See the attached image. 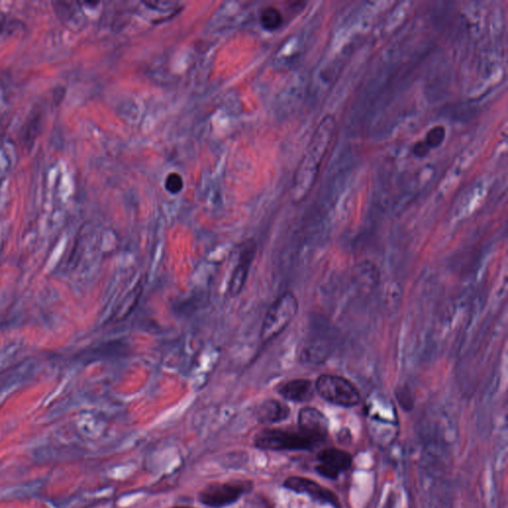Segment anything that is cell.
<instances>
[{
  "mask_svg": "<svg viewBox=\"0 0 508 508\" xmlns=\"http://www.w3.org/2000/svg\"><path fill=\"white\" fill-rule=\"evenodd\" d=\"M335 120L333 115L324 116L319 126L316 129L314 136L309 144L306 155L298 168L295 176V192L298 198H303L312 189L316 179L319 174L320 167L328 152L333 131Z\"/></svg>",
  "mask_w": 508,
  "mask_h": 508,
  "instance_id": "1",
  "label": "cell"
},
{
  "mask_svg": "<svg viewBox=\"0 0 508 508\" xmlns=\"http://www.w3.org/2000/svg\"><path fill=\"white\" fill-rule=\"evenodd\" d=\"M321 443L300 428L265 430L255 439L256 447L270 451H308Z\"/></svg>",
  "mask_w": 508,
  "mask_h": 508,
  "instance_id": "2",
  "label": "cell"
},
{
  "mask_svg": "<svg viewBox=\"0 0 508 508\" xmlns=\"http://www.w3.org/2000/svg\"><path fill=\"white\" fill-rule=\"evenodd\" d=\"M299 304L293 293L285 292L268 309L259 338L263 344L272 342L289 326L298 312Z\"/></svg>",
  "mask_w": 508,
  "mask_h": 508,
  "instance_id": "3",
  "label": "cell"
},
{
  "mask_svg": "<svg viewBox=\"0 0 508 508\" xmlns=\"http://www.w3.org/2000/svg\"><path fill=\"white\" fill-rule=\"evenodd\" d=\"M316 389L326 401L338 406L355 407L360 404V395L355 386L346 378L323 375L317 379Z\"/></svg>",
  "mask_w": 508,
  "mask_h": 508,
  "instance_id": "4",
  "label": "cell"
},
{
  "mask_svg": "<svg viewBox=\"0 0 508 508\" xmlns=\"http://www.w3.org/2000/svg\"><path fill=\"white\" fill-rule=\"evenodd\" d=\"M252 487V483L245 481L210 485L201 492L200 500L207 507H228L236 503L246 492H250Z\"/></svg>",
  "mask_w": 508,
  "mask_h": 508,
  "instance_id": "5",
  "label": "cell"
},
{
  "mask_svg": "<svg viewBox=\"0 0 508 508\" xmlns=\"http://www.w3.org/2000/svg\"><path fill=\"white\" fill-rule=\"evenodd\" d=\"M284 487L297 494H306L321 505H331L333 508H342L341 501L335 492L309 478L290 476L284 483Z\"/></svg>",
  "mask_w": 508,
  "mask_h": 508,
  "instance_id": "6",
  "label": "cell"
},
{
  "mask_svg": "<svg viewBox=\"0 0 508 508\" xmlns=\"http://www.w3.org/2000/svg\"><path fill=\"white\" fill-rule=\"evenodd\" d=\"M319 465L316 472L329 480H337L340 474L351 469L353 456L348 452L338 448H327L318 455Z\"/></svg>",
  "mask_w": 508,
  "mask_h": 508,
  "instance_id": "7",
  "label": "cell"
},
{
  "mask_svg": "<svg viewBox=\"0 0 508 508\" xmlns=\"http://www.w3.org/2000/svg\"><path fill=\"white\" fill-rule=\"evenodd\" d=\"M256 252L257 245L254 241H247L241 248V252H239V263L234 268L232 278H230V285H228V292H230V296L236 297L241 294V291L245 287L248 272H250L252 264L254 263Z\"/></svg>",
  "mask_w": 508,
  "mask_h": 508,
  "instance_id": "8",
  "label": "cell"
},
{
  "mask_svg": "<svg viewBox=\"0 0 508 508\" xmlns=\"http://www.w3.org/2000/svg\"><path fill=\"white\" fill-rule=\"evenodd\" d=\"M329 420L318 409L305 407L298 415V428L323 443L329 433Z\"/></svg>",
  "mask_w": 508,
  "mask_h": 508,
  "instance_id": "9",
  "label": "cell"
},
{
  "mask_svg": "<svg viewBox=\"0 0 508 508\" xmlns=\"http://www.w3.org/2000/svg\"><path fill=\"white\" fill-rule=\"evenodd\" d=\"M278 393L293 402H308L314 397V386L308 379L290 380L278 387Z\"/></svg>",
  "mask_w": 508,
  "mask_h": 508,
  "instance_id": "10",
  "label": "cell"
},
{
  "mask_svg": "<svg viewBox=\"0 0 508 508\" xmlns=\"http://www.w3.org/2000/svg\"><path fill=\"white\" fill-rule=\"evenodd\" d=\"M290 415V408L278 400L264 401L257 409V419L263 424H274L287 419Z\"/></svg>",
  "mask_w": 508,
  "mask_h": 508,
  "instance_id": "11",
  "label": "cell"
},
{
  "mask_svg": "<svg viewBox=\"0 0 508 508\" xmlns=\"http://www.w3.org/2000/svg\"><path fill=\"white\" fill-rule=\"evenodd\" d=\"M261 22L266 30L275 31L280 28L283 23V16L278 9L269 6L261 11Z\"/></svg>",
  "mask_w": 508,
  "mask_h": 508,
  "instance_id": "12",
  "label": "cell"
},
{
  "mask_svg": "<svg viewBox=\"0 0 508 508\" xmlns=\"http://www.w3.org/2000/svg\"><path fill=\"white\" fill-rule=\"evenodd\" d=\"M445 137H446V129L442 125H438L430 129L424 142L430 149L437 148L444 142Z\"/></svg>",
  "mask_w": 508,
  "mask_h": 508,
  "instance_id": "13",
  "label": "cell"
},
{
  "mask_svg": "<svg viewBox=\"0 0 508 508\" xmlns=\"http://www.w3.org/2000/svg\"><path fill=\"white\" fill-rule=\"evenodd\" d=\"M183 187H184V182H183L182 177L177 173H171L167 176L166 181H165V188L171 194H178L179 192L182 191Z\"/></svg>",
  "mask_w": 508,
  "mask_h": 508,
  "instance_id": "14",
  "label": "cell"
},
{
  "mask_svg": "<svg viewBox=\"0 0 508 508\" xmlns=\"http://www.w3.org/2000/svg\"><path fill=\"white\" fill-rule=\"evenodd\" d=\"M430 150L431 149L427 146L426 143H425L424 141H422V142H418L414 145L413 154L416 157L423 158L425 157V156L428 155Z\"/></svg>",
  "mask_w": 508,
  "mask_h": 508,
  "instance_id": "15",
  "label": "cell"
},
{
  "mask_svg": "<svg viewBox=\"0 0 508 508\" xmlns=\"http://www.w3.org/2000/svg\"><path fill=\"white\" fill-rule=\"evenodd\" d=\"M245 508H272L270 507L269 503H267L263 498H254L250 500V503H247V507Z\"/></svg>",
  "mask_w": 508,
  "mask_h": 508,
  "instance_id": "16",
  "label": "cell"
},
{
  "mask_svg": "<svg viewBox=\"0 0 508 508\" xmlns=\"http://www.w3.org/2000/svg\"><path fill=\"white\" fill-rule=\"evenodd\" d=\"M173 508H192V507H173Z\"/></svg>",
  "mask_w": 508,
  "mask_h": 508,
  "instance_id": "17",
  "label": "cell"
}]
</instances>
